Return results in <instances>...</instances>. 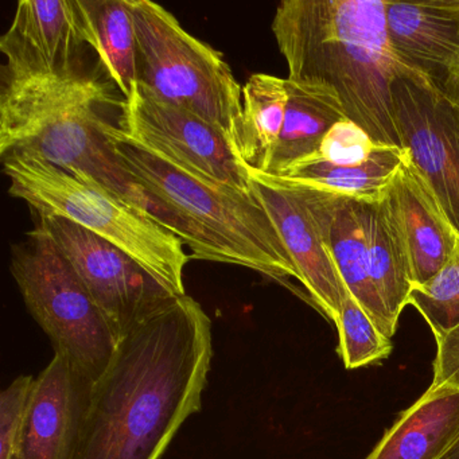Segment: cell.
I'll list each match as a JSON object with an SVG mask.
<instances>
[{
  "instance_id": "obj_1",
  "label": "cell",
  "mask_w": 459,
  "mask_h": 459,
  "mask_svg": "<svg viewBox=\"0 0 459 459\" xmlns=\"http://www.w3.org/2000/svg\"><path fill=\"white\" fill-rule=\"evenodd\" d=\"M212 322L189 295L126 333L91 386L71 459H160L203 405Z\"/></svg>"
},
{
  "instance_id": "obj_2",
  "label": "cell",
  "mask_w": 459,
  "mask_h": 459,
  "mask_svg": "<svg viewBox=\"0 0 459 459\" xmlns=\"http://www.w3.org/2000/svg\"><path fill=\"white\" fill-rule=\"evenodd\" d=\"M386 4L388 0H284L271 29L289 82L332 93L346 119L376 143L402 149L392 84L403 74L419 77L392 52Z\"/></svg>"
},
{
  "instance_id": "obj_3",
  "label": "cell",
  "mask_w": 459,
  "mask_h": 459,
  "mask_svg": "<svg viewBox=\"0 0 459 459\" xmlns=\"http://www.w3.org/2000/svg\"><path fill=\"white\" fill-rule=\"evenodd\" d=\"M112 104L122 101L115 100L100 76L82 66L63 74L2 68L0 157L36 155L80 181L96 182L157 221L152 201L117 157L111 138L117 126L104 111Z\"/></svg>"
},
{
  "instance_id": "obj_4",
  "label": "cell",
  "mask_w": 459,
  "mask_h": 459,
  "mask_svg": "<svg viewBox=\"0 0 459 459\" xmlns=\"http://www.w3.org/2000/svg\"><path fill=\"white\" fill-rule=\"evenodd\" d=\"M111 138L120 162L154 205L157 221L189 247L192 259L298 281L281 235L252 189L198 181L134 143L119 127Z\"/></svg>"
},
{
  "instance_id": "obj_5",
  "label": "cell",
  "mask_w": 459,
  "mask_h": 459,
  "mask_svg": "<svg viewBox=\"0 0 459 459\" xmlns=\"http://www.w3.org/2000/svg\"><path fill=\"white\" fill-rule=\"evenodd\" d=\"M4 171L12 197L39 217H61L122 249L177 297L186 295L184 273L190 255L184 241L131 208L96 182L74 178L31 154L6 155Z\"/></svg>"
},
{
  "instance_id": "obj_6",
  "label": "cell",
  "mask_w": 459,
  "mask_h": 459,
  "mask_svg": "<svg viewBox=\"0 0 459 459\" xmlns=\"http://www.w3.org/2000/svg\"><path fill=\"white\" fill-rule=\"evenodd\" d=\"M128 4L135 25L138 82L160 100L211 123L240 157L243 87L222 53L187 33L160 4Z\"/></svg>"
},
{
  "instance_id": "obj_7",
  "label": "cell",
  "mask_w": 459,
  "mask_h": 459,
  "mask_svg": "<svg viewBox=\"0 0 459 459\" xmlns=\"http://www.w3.org/2000/svg\"><path fill=\"white\" fill-rule=\"evenodd\" d=\"M10 271L29 313L82 377L95 383L117 340L79 275L41 227L12 248Z\"/></svg>"
},
{
  "instance_id": "obj_8",
  "label": "cell",
  "mask_w": 459,
  "mask_h": 459,
  "mask_svg": "<svg viewBox=\"0 0 459 459\" xmlns=\"http://www.w3.org/2000/svg\"><path fill=\"white\" fill-rule=\"evenodd\" d=\"M120 111V130L142 149L198 181L251 192L249 169L211 123L160 100L141 82Z\"/></svg>"
},
{
  "instance_id": "obj_9",
  "label": "cell",
  "mask_w": 459,
  "mask_h": 459,
  "mask_svg": "<svg viewBox=\"0 0 459 459\" xmlns=\"http://www.w3.org/2000/svg\"><path fill=\"white\" fill-rule=\"evenodd\" d=\"M100 308L117 340L177 298L108 241L61 217H39Z\"/></svg>"
},
{
  "instance_id": "obj_10",
  "label": "cell",
  "mask_w": 459,
  "mask_h": 459,
  "mask_svg": "<svg viewBox=\"0 0 459 459\" xmlns=\"http://www.w3.org/2000/svg\"><path fill=\"white\" fill-rule=\"evenodd\" d=\"M251 189L275 224L316 308L337 321L349 295L327 241V193L249 170Z\"/></svg>"
},
{
  "instance_id": "obj_11",
  "label": "cell",
  "mask_w": 459,
  "mask_h": 459,
  "mask_svg": "<svg viewBox=\"0 0 459 459\" xmlns=\"http://www.w3.org/2000/svg\"><path fill=\"white\" fill-rule=\"evenodd\" d=\"M392 109L402 149L459 235V107L403 74L392 84Z\"/></svg>"
},
{
  "instance_id": "obj_12",
  "label": "cell",
  "mask_w": 459,
  "mask_h": 459,
  "mask_svg": "<svg viewBox=\"0 0 459 459\" xmlns=\"http://www.w3.org/2000/svg\"><path fill=\"white\" fill-rule=\"evenodd\" d=\"M386 30L399 63L459 107V0L388 2Z\"/></svg>"
},
{
  "instance_id": "obj_13",
  "label": "cell",
  "mask_w": 459,
  "mask_h": 459,
  "mask_svg": "<svg viewBox=\"0 0 459 459\" xmlns=\"http://www.w3.org/2000/svg\"><path fill=\"white\" fill-rule=\"evenodd\" d=\"M88 47L79 0H21L0 39L4 69L14 74H63L82 68Z\"/></svg>"
},
{
  "instance_id": "obj_14",
  "label": "cell",
  "mask_w": 459,
  "mask_h": 459,
  "mask_svg": "<svg viewBox=\"0 0 459 459\" xmlns=\"http://www.w3.org/2000/svg\"><path fill=\"white\" fill-rule=\"evenodd\" d=\"M92 383L61 354L39 373L17 459H71Z\"/></svg>"
},
{
  "instance_id": "obj_15",
  "label": "cell",
  "mask_w": 459,
  "mask_h": 459,
  "mask_svg": "<svg viewBox=\"0 0 459 459\" xmlns=\"http://www.w3.org/2000/svg\"><path fill=\"white\" fill-rule=\"evenodd\" d=\"M385 195L407 244L413 287L423 286L445 267L459 235L407 152Z\"/></svg>"
},
{
  "instance_id": "obj_16",
  "label": "cell",
  "mask_w": 459,
  "mask_h": 459,
  "mask_svg": "<svg viewBox=\"0 0 459 459\" xmlns=\"http://www.w3.org/2000/svg\"><path fill=\"white\" fill-rule=\"evenodd\" d=\"M458 437L459 388L429 386L367 459H440Z\"/></svg>"
},
{
  "instance_id": "obj_17",
  "label": "cell",
  "mask_w": 459,
  "mask_h": 459,
  "mask_svg": "<svg viewBox=\"0 0 459 459\" xmlns=\"http://www.w3.org/2000/svg\"><path fill=\"white\" fill-rule=\"evenodd\" d=\"M368 267L384 313L396 333L400 316L413 289L407 244L388 198L362 201Z\"/></svg>"
},
{
  "instance_id": "obj_18",
  "label": "cell",
  "mask_w": 459,
  "mask_h": 459,
  "mask_svg": "<svg viewBox=\"0 0 459 459\" xmlns=\"http://www.w3.org/2000/svg\"><path fill=\"white\" fill-rule=\"evenodd\" d=\"M327 241L349 294L377 329L392 340L394 332L370 281L362 201L327 193Z\"/></svg>"
},
{
  "instance_id": "obj_19",
  "label": "cell",
  "mask_w": 459,
  "mask_h": 459,
  "mask_svg": "<svg viewBox=\"0 0 459 459\" xmlns=\"http://www.w3.org/2000/svg\"><path fill=\"white\" fill-rule=\"evenodd\" d=\"M289 104L281 138L265 176L283 177L318 152L325 136L346 119L337 98L287 80Z\"/></svg>"
},
{
  "instance_id": "obj_20",
  "label": "cell",
  "mask_w": 459,
  "mask_h": 459,
  "mask_svg": "<svg viewBox=\"0 0 459 459\" xmlns=\"http://www.w3.org/2000/svg\"><path fill=\"white\" fill-rule=\"evenodd\" d=\"M88 47L125 98L138 82V47L128 0H79Z\"/></svg>"
},
{
  "instance_id": "obj_21",
  "label": "cell",
  "mask_w": 459,
  "mask_h": 459,
  "mask_svg": "<svg viewBox=\"0 0 459 459\" xmlns=\"http://www.w3.org/2000/svg\"><path fill=\"white\" fill-rule=\"evenodd\" d=\"M404 158L405 152L399 147L380 146L359 165L332 166L318 160H306L286 176L273 178L372 203L385 197Z\"/></svg>"
},
{
  "instance_id": "obj_22",
  "label": "cell",
  "mask_w": 459,
  "mask_h": 459,
  "mask_svg": "<svg viewBox=\"0 0 459 459\" xmlns=\"http://www.w3.org/2000/svg\"><path fill=\"white\" fill-rule=\"evenodd\" d=\"M287 104V79L255 74L244 85L240 158L249 170L267 171L283 130Z\"/></svg>"
},
{
  "instance_id": "obj_23",
  "label": "cell",
  "mask_w": 459,
  "mask_h": 459,
  "mask_svg": "<svg viewBox=\"0 0 459 459\" xmlns=\"http://www.w3.org/2000/svg\"><path fill=\"white\" fill-rule=\"evenodd\" d=\"M408 305L426 319L437 341L459 326V241L439 273L413 287Z\"/></svg>"
},
{
  "instance_id": "obj_24",
  "label": "cell",
  "mask_w": 459,
  "mask_h": 459,
  "mask_svg": "<svg viewBox=\"0 0 459 459\" xmlns=\"http://www.w3.org/2000/svg\"><path fill=\"white\" fill-rule=\"evenodd\" d=\"M335 326L340 337L338 353L348 369L375 364L391 354L392 340L377 329L351 294L341 306Z\"/></svg>"
},
{
  "instance_id": "obj_25",
  "label": "cell",
  "mask_w": 459,
  "mask_h": 459,
  "mask_svg": "<svg viewBox=\"0 0 459 459\" xmlns=\"http://www.w3.org/2000/svg\"><path fill=\"white\" fill-rule=\"evenodd\" d=\"M36 378L20 376L0 394V459H17Z\"/></svg>"
},
{
  "instance_id": "obj_26",
  "label": "cell",
  "mask_w": 459,
  "mask_h": 459,
  "mask_svg": "<svg viewBox=\"0 0 459 459\" xmlns=\"http://www.w3.org/2000/svg\"><path fill=\"white\" fill-rule=\"evenodd\" d=\"M380 146L383 144L376 143L359 126L351 120H342L327 133L318 152L306 160H318L332 166L359 165Z\"/></svg>"
},
{
  "instance_id": "obj_27",
  "label": "cell",
  "mask_w": 459,
  "mask_h": 459,
  "mask_svg": "<svg viewBox=\"0 0 459 459\" xmlns=\"http://www.w3.org/2000/svg\"><path fill=\"white\" fill-rule=\"evenodd\" d=\"M431 388H459V326L437 341Z\"/></svg>"
},
{
  "instance_id": "obj_28",
  "label": "cell",
  "mask_w": 459,
  "mask_h": 459,
  "mask_svg": "<svg viewBox=\"0 0 459 459\" xmlns=\"http://www.w3.org/2000/svg\"><path fill=\"white\" fill-rule=\"evenodd\" d=\"M440 459H459V437L455 443H454L453 447L445 454Z\"/></svg>"
}]
</instances>
